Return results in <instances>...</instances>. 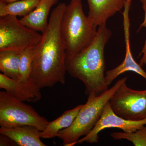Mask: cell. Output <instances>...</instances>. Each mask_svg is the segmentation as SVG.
<instances>
[{
	"mask_svg": "<svg viewBox=\"0 0 146 146\" xmlns=\"http://www.w3.org/2000/svg\"><path fill=\"white\" fill-rule=\"evenodd\" d=\"M19 1V0H0V2L5 3H9L16 1Z\"/></svg>",
	"mask_w": 146,
	"mask_h": 146,
	"instance_id": "44dd1931",
	"label": "cell"
},
{
	"mask_svg": "<svg viewBox=\"0 0 146 146\" xmlns=\"http://www.w3.org/2000/svg\"><path fill=\"white\" fill-rule=\"evenodd\" d=\"M109 102L112 110L121 117L131 121L146 118V89L133 90L125 82L116 90Z\"/></svg>",
	"mask_w": 146,
	"mask_h": 146,
	"instance_id": "52a82bcc",
	"label": "cell"
},
{
	"mask_svg": "<svg viewBox=\"0 0 146 146\" xmlns=\"http://www.w3.org/2000/svg\"><path fill=\"white\" fill-rule=\"evenodd\" d=\"M58 2V0H40L31 12L19 20L20 23L29 28L43 33L48 25L50 10Z\"/></svg>",
	"mask_w": 146,
	"mask_h": 146,
	"instance_id": "7c38bea8",
	"label": "cell"
},
{
	"mask_svg": "<svg viewBox=\"0 0 146 146\" xmlns=\"http://www.w3.org/2000/svg\"><path fill=\"white\" fill-rule=\"evenodd\" d=\"M112 35L106 23L98 26L96 38L80 52L66 59V71L85 85V93L99 96L108 89L105 81L104 48Z\"/></svg>",
	"mask_w": 146,
	"mask_h": 146,
	"instance_id": "7a4b0ae2",
	"label": "cell"
},
{
	"mask_svg": "<svg viewBox=\"0 0 146 146\" xmlns=\"http://www.w3.org/2000/svg\"><path fill=\"white\" fill-rule=\"evenodd\" d=\"M83 105H79L73 109L66 110L52 121L49 122L44 130L40 131L41 138L50 139L56 137L60 131L72 125L78 115Z\"/></svg>",
	"mask_w": 146,
	"mask_h": 146,
	"instance_id": "5bb4252c",
	"label": "cell"
},
{
	"mask_svg": "<svg viewBox=\"0 0 146 146\" xmlns=\"http://www.w3.org/2000/svg\"><path fill=\"white\" fill-rule=\"evenodd\" d=\"M96 25L85 16L81 0H71L66 5L61 22L66 43V59L72 57L91 44L96 36Z\"/></svg>",
	"mask_w": 146,
	"mask_h": 146,
	"instance_id": "3957f363",
	"label": "cell"
},
{
	"mask_svg": "<svg viewBox=\"0 0 146 146\" xmlns=\"http://www.w3.org/2000/svg\"><path fill=\"white\" fill-rule=\"evenodd\" d=\"M35 47L29 48L21 52L19 68L20 80L24 81L31 80V78L32 72Z\"/></svg>",
	"mask_w": 146,
	"mask_h": 146,
	"instance_id": "e0dca14e",
	"label": "cell"
},
{
	"mask_svg": "<svg viewBox=\"0 0 146 146\" xmlns=\"http://www.w3.org/2000/svg\"><path fill=\"white\" fill-rule=\"evenodd\" d=\"M49 121L26 104L5 91L0 92V126L13 128L34 126L40 131L46 128Z\"/></svg>",
	"mask_w": 146,
	"mask_h": 146,
	"instance_id": "5b68a950",
	"label": "cell"
},
{
	"mask_svg": "<svg viewBox=\"0 0 146 146\" xmlns=\"http://www.w3.org/2000/svg\"><path fill=\"white\" fill-rule=\"evenodd\" d=\"M127 77L118 80L111 88L96 96L91 94L83 104L78 115L70 126L60 131L56 137L63 141L65 146H73L82 136H87L99 121L106 105L115 91Z\"/></svg>",
	"mask_w": 146,
	"mask_h": 146,
	"instance_id": "277c9868",
	"label": "cell"
},
{
	"mask_svg": "<svg viewBox=\"0 0 146 146\" xmlns=\"http://www.w3.org/2000/svg\"><path fill=\"white\" fill-rule=\"evenodd\" d=\"M131 0H127L123 12V26L125 44V55L122 63L116 68L107 71L105 73V81L108 86L123 73L131 71L138 74L146 80V72L135 61L131 52L130 46V19L129 12Z\"/></svg>",
	"mask_w": 146,
	"mask_h": 146,
	"instance_id": "9c48e42d",
	"label": "cell"
},
{
	"mask_svg": "<svg viewBox=\"0 0 146 146\" xmlns=\"http://www.w3.org/2000/svg\"><path fill=\"white\" fill-rule=\"evenodd\" d=\"M0 146H18L13 140L8 136L1 134Z\"/></svg>",
	"mask_w": 146,
	"mask_h": 146,
	"instance_id": "ffe728a7",
	"label": "cell"
},
{
	"mask_svg": "<svg viewBox=\"0 0 146 146\" xmlns=\"http://www.w3.org/2000/svg\"><path fill=\"white\" fill-rule=\"evenodd\" d=\"M141 1L142 3L144 11V20L143 23L141 24L140 28L138 31L140 30V29L142 27H145L146 28V0H141ZM141 54H143V56L140 60L139 65L141 67H143L144 65H146V39L143 47L141 51Z\"/></svg>",
	"mask_w": 146,
	"mask_h": 146,
	"instance_id": "d6986e66",
	"label": "cell"
},
{
	"mask_svg": "<svg viewBox=\"0 0 146 146\" xmlns=\"http://www.w3.org/2000/svg\"><path fill=\"white\" fill-rule=\"evenodd\" d=\"M127 0H87L88 17L97 27L106 21L124 7Z\"/></svg>",
	"mask_w": 146,
	"mask_h": 146,
	"instance_id": "8fae6325",
	"label": "cell"
},
{
	"mask_svg": "<svg viewBox=\"0 0 146 146\" xmlns=\"http://www.w3.org/2000/svg\"><path fill=\"white\" fill-rule=\"evenodd\" d=\"M66 5L60 3L54 9L46 29L35 47L31 78L41 89L65 83L66 45L61 22Z\"/></svg>",
	"mask_w": 146,
	"mask_h": 146,
	"instance_id": "6da1fadb",
	"label": "cell"
},
{
	"mask_svg": "<svg viewBox=\"0 0 146 146\" xmlns=\"http://www.w3.org/2000/svg\"><path fill=\"white\" fill-rule=\"evenodd\" d=\"M21 52L11 50L0 51V70L14 80H21L19 68Z\"/></svg>",
	"mask_w": 146,
	"mask_h": 146,
	"instance_id": "9a60e30c",
	"label": "cell"
},
{
	"mask_svg": "<svg viewBox=\"0 0 146 146\" xmlns=\"http://www.w3.org/2000/svg\"><path fill=\"white\" fill-rule=\"evenodd\" d=\"M0 88L22 102H35L41 99V88L32 80L13 79L0 74Z\"/></svg>",
	"mask_w": 146,
	"mask_h": 146,
	"instance_id": "30bf717a",
	"label": "cell"
},
{
	"mask_svg": "<svg viewBox=\"0 0 146 146\" xmlns=\"http://www.w3.org/2000/svg\"><path fill=\"white\" fill-rule=\"evenodd\" d=\"M146 125V118L139 121H131L118 116L112 110L109 102L106 105L103 112L93 129L87 135L77 141V144L84 142L90 144L98 143L99 133L105 129L115 128L122 129L123 132L131 133L143 127Z\"/></svg>",
	"mask_w": 146,
	"mask_h": 146,
	"instance_id": "ba28073f",
	"label": "cell"
},
{
	"mask_svg": "<svg viewBox=\"0 0 146 146\" xmlns=\"http://www.w3.org/2000/svg\"><path fill=\"white\" fill-rule=\"evenodd\" d=\"M42 37V34L22 25L16 16L0 17V51L21 52L36 47Z\"/></svg>",
	"mask_w": 146,
	"mask_h": 146,
	"instance_id": "8992f818",
	"label": "cell"
},
{
	"mask_svg": "<svg viewBox=\"0 0 146 146\" xmlns=\"http://www.w3.org/2000/svg\"><path fill=\"white\" fill-rule=\"evenodd\" d=\"M110 136L115 140L125 139L130 141L135 146H146V125L135 132H113Z\"/></svg>",
	"mask_w": 146,
	"mask_h": 146,
	"instance_id": "ac0fdd59",
	"label": "cell"
},
{
	"mask_svg": "<svg viewBox=\"0 0 146 146\" xmlns=\"http://www.w3.org/2000/svg\"><path fill=\"white\" fill-rule=\"evenodd\" d=\"M40 131L32 125L0 128V134L9 137L20 146H46L41 140Z\"/></svg>",
	"mask_w": 146,
	"mask_h": 146,
	"instance_id": "4fadbf2b",
	"label": "cell"
},
{
	"mask_svg": "<svg viewBox=\"0 0 146 146\" xmlns=\"http://www.w3.org/2000/svg\"><path fill=\"white\" fill-rule=\"evenodd\" d=\"M39 1L19 0L9 3L0 2V17L27 16L36 7Z\"/></svg>",
	"mask_w": 146,
	"mask_h": 146,
	"instance_id": "2e32d148",
	"label": "cell"
}]
</instances>
